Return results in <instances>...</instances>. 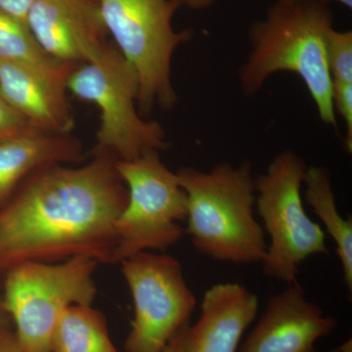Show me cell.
Listing matches in <instances>:
<instances>
[{
  "instance_id": "26",
  "label": "cell",
  "mask_w": 352,
  "mask_h": 352,
  "mask_svg": "<svg viewBox=\"0 0 352 352\" xmlns=\"http://www.w3.org/2000/svg\"><path fill=\"white\" fill-rule=\"evenodd\" d=\"M322 1L327 2L329 1H335V2H339V3L342 4V6L349 7V8H351L352 7V0H322Z\"/></svg>"
},
{
  "instance_id": "10",
  "label": "cell",
  "mask_w": 352,
  "mask_h": 352,
  "mask_svg": "<svg viewBox=\"0 0 352 352\" xmlns=\"http://www.w3.org/2000/svg\"><path fill=\"white\" fill-rule=\"evenodd\" d=\"M25 23L44 52L63 63H88L110 45L100 0H38Z\"/></svg>"
},
{
  "instance_id": "3",
  "label": "cell",
  "mask_w": 352,
  "mask_h": 352,
  "mask_svg": "<svg viewBox=\"0 0 352 352\" xmlns=\"http://www.w3.org/2000/svg\"><path fill=\"white\" fill-rule=\"evenodd\" d=\"M176 175L187 197L184 232L197 251L222 263H261L267 245L254 217L251 164H219L208 171L182 168Z\"/></svg>"
},
{
  "instance_id": "24",
  "label": "cell",
  "mask_w": 352,
  "mask_h": 352,
  "mask_svg": "<svg viewBox=\"0 0 352 352\" xmlns=\"http://www.w3.org/2000/svg\"><path fill=\"white\" fill-rule=\"evenodd\" d=\"M182 4H184L191 9H205L214 3V0H180Z\"/></svg>"
},
{
  "instance_id": "1",
  "label": "cell",
  "mask_w": 352,
  "mask_h": 352,
  "mask_svg": "<svg viewBox=\"0 0 352 352\" xmlns=\"http://www.w3.org/2000/svg\"><path fill=\"white\" fill-rule=\"evenodd\" d=\"M116 162L92 155L83 166L52 164L30 175L0 210V270L76 256L112 263L116 221L127 201Z\"/></svg>"
},
{
  "instance_id": "19",
  "label": "cell",
  "mask_w": 352,
  "mask_h": 352,
  "mask_svg": "<svg viewBox=\"0 0 352 352\" xmlns=\"http://www.w3.org/2000/svg\"><path fill=\"white\" fill-rule=\"evenodd\" d=\"M333 104L335 112L340 113L346 124L344 147L352 151V83L333 82Z\"/></svg>"
},
{
  "instance_id": "8",
  "label": "cell",
  "mask_w": 352,
  "mask_h": 352,
  "mask_svg": "<svg viewBox=\"0 0 352 352\" xmlns=\"http://www.w3.org/2000/svg\"><path fill=\"white\" fill-rule=\"evenodd\" d=\"M159 153L148 151L131 161L116 162L127 189V201L116 221L112 263L141 252L164 251L184 235L186 194Z\"/></svg>"
},
{
  "instance_id": "20",
  "label": "cell",
  "mask_w": 352,
  "mask_h": 352,
  "mask_svg": "<svg viewBox=\"0 0 352 352\" xmlns=\"http://www.w3.org/2000/svg\"><path fill=\"white\" fill-rule=\"evenodd\" d=\"M41 132L23 118L17 111L14 110L1 96H0V139L30 133Z\"/></svg>"
},
{
  "instance_id": "15",
  "label": "cell",
  "mask_w": 352,
  "mask_h": 352,
  "mask_svg": "<svg viewBox=\"0 0 352 352\" xmlns=\"http://www.w3.org/2000/svg\"><path fill=\"white\" fill-rule=\"evenodd\" d=\"M305 199L336 244L342 263L344 283L352 292V220L340 215L333 193L331 175L324 166H310L305 171Z\"/></svg>"
},
{
  "instance_id": "9",
  "label": "cell",
  "mask_w": 352,
  "mask_h": 352,
  "mask_svg": "<svg viewBox=\"0 0 352 352\" xmlns=\"http://www.w3.org/2000/svg\"><path fill=\"white\" fill-rule=\"evenodd\" d=\"M134 317L126 352H164L178 331L190 323L197 307L182 263L173 256L141 252L120 261Z\"/></svg>"
},
{
  "instance_id": "13",
  "label": "cell",
  "mask_w": 352,
  "mask_h": 352,
  "mask_svg": "<svg viewBox=\"0 0 352 352\" xmlns=\"http://www.w3.org/2000/svg\"><path fill=\"white\" fill-rule=\"evenodd\" d=\"M258 310V296L243 285H214L204 295L200 318L189 325L186 352H237Z\"/></svg>"
},
{
  "instance_id": "27",
  "label": "cell",
  "mask_w": 352,
  "mask_h": 352,
  "mask_svg": "<svg viewBox=\"0 0 352 352\" xmlns=\"http://www.w3.org/2000/svg\"><path fill=\"white\" fill-rule=\"evenodd\" d=\"M302 0H277V3L280 4H293Z\"/></svg>"
},
{
  "instance_id": "21",
  "label": "cell",
  "mask_w": 352,
  "mask_h": 352,
  "mask_svg": "<svg viewBox=\"0 0 352 352\" xmlns=\"http://www.w3.org/2000/svg\"><path fill=\"white\" fill-rule=\"evenodd\" d=\"M36 1L38 0H0V10L25 23L28 13Z\"/></svg>"
},
{
  "instance_id": "23",
  "label": "cell",
  "mask_w": 352,
  "mask_h": 352,
  "mask_svg": "<svg viewBox=\"0 0 352 352\" xmlns=\"http://www.w3.org/2000/svg\"><path fill=\"white\" fill-rule=\"evenodd\" d=\"M0 352H25L16 339L15 333H7L0 338Z\"/></svg>"
},
{
  "instance_id": "7",
  "label": "cell",
  "mask_w": 352,
  "mask_h": 352,
  "mask_svg": "<svg viewBox=\"0 0 352 352\" xmlns=\"http://www.w3.org/2000/svg\"><path fill=\"white\" fill-rule=\"evenodd\" d=\"M307 168L302 157L285 150L254 183L256 212L270 238L261 261L263 272L288 285L298 282L303 261L329 252L325 231L308 217L303 206L302 188Z\"/></svg>"
},
{
  "instance_id": "16",
  "label": "cell",
  "mask_w": 352,
  "mask_h": 352,
  "mask_svg": "<svg viewBox=\"0 0 352 352\" xmlns=\"http://www.w3.org/2000/svg\"><path fill=\"white\" fill-rule=\"evenodd\" d=\"M52 352H119L109 336L105 316L91 305H73L58 321Z\"/></svg>"
},
{
  "instance_id": "12",
  "label": "cell",
  "mask_w": 352,
  "mask_h": 352,
  "mask_svg": "<svg viewBox=\"0 0 352 352\" xmlns=\"http://www.w3.org/2000/svg\"><path fill=\"white\" fill-rule=\"evenodd\" d=\"M69 76L0 60V96L38 131L69 134L75 117L67 98Z\"/></svg>"
},
{
  "instance_id": "6",
  "label": "cell",
  "mask_w": 352,
  "mask_h": 352,
  "mask_svg": "<svg viewBox=\"0 0 352 352\" xmlns=\"http://www.w3.org/2000/svg\"><path fill=\"white\" fill-rule=\"evenodd\" d=\"M99 263L76 256L59 263L25 261L6 271L2 305L25 352H52L59 319L73 305H91Z\"/></svg>"
},
{
  "instance_id": "18",
  "label": "cell",
  "mask_w": 352,
  "mask_h": 352,
  "mask_svg": "<svg viewBox=\"0 0 352 352\" xmlns=\"http://www.w3.org/2000/svg\"><path fill=\"white\" fill-rule=\"evenodd\" d=\"M327 59L332 82L352 83V32L331 30Z\"/></svg>"
},
{
  "instance_id": "5",
  "label": "cell",
  "mask_w": 352,
  "mask_h": 352,
  "mask_svg": "<svg viewBox=\"0 0 352 352\" xmlns=\"http://www.w3.org/2000/svg\"><path fill=\"white\" fill-rule=\"evenodd\" d=\"M102 15L116 47L138 76V107L145 118L156 107L168 110L177 102L171 82L176 50L192 38L191 30L176 32L173 20L180 0H100Z\"/></svg>"
},
{
  "instance_id": "2",
  "label": "cell",
  "mask_w": 352,
  "mask_h": 352,
  "mask_svg": "<svg viewBox=\"0 0 352 352\" xmlns=\"http://www.w3.org/2000/svg\"><path fill=\"white\" fill-rule=\"evenodd\" d=\"M332 29V14L322 0L270 7L265 19L250 31L252 50L240 69L245 94H256L273 74L295 73L307 87L319 118L337 129L327 59Z\"/></svg>"
},
{
  "instance_id": "14",
  "label": "cell",
  "mask_w": 352,
  "mask_h": 352,
  "mask_svg": "<svg viewBox=\"0 0 352 352\" xmlns=\"http://www.w3.org/2000/svg\"><path fill=\"white\" fill-rule=\"evenodd\" d=\"M83 157L82 142L71 134L30 132L0 139V205L36 170L80 163Z\"/></svg>"
},
{
  "instance_id": "25",
  "label": "cell",
  "mask_w": 352,
  "mask_h": 352,
  "mask_svg": "<svg viewBox=\"0 0 352 352\" xmlns=\"http://www.w3.org/2000/svg\"><path fill=\"white\" fill-rule=\"evenodd\" d=\"M7 321L11 320L9 318L8 314H6V309H4L3 305H2L1 296H0V338L10 332L7 329Z\"/></svg>"
},
{
  "instance_id": "17",
  "label": "cell",
  "mask_w": 352,
  "mask_h": 352,
  "mask_svg": "<svg viewBox=\"0 0 352 352\" xmlns=\"http://www.w3.org/2000/svg\"><path fill=\"white\" fill-rule=\"evenodd\" d=\"M0 60L71 75L78 65L63 63L44 52L25 22L0 10Z\"/></svg>"
},
{
  "instance_id": "4",
  "label": "cell",
  "mask_w": 352,
  "mask_h": 352,
  "mask_svg": "<svg viewBox=\"0 0 352 352\" xmlns=\"http://www.w3.org/2000/svg\"><path fill=\"white\" fill-rule=\"evenodd\" d=\"M67 90L100 113L92 155L131 161L170 146L161 124L139 113L138 76L116 46L110 44L96 59L76 67L67 80Z\"/></svg>"
},
{
  "instance_id": "11",
  "label": "cell",
  "mask_w": 352,
  "mask_h": 352,
  "mask_svg": "<svg viewBox=\"0 0 352 352\" xmlns=\"http://www.w3.org/2000/svg\"><path fill=\"white\" fill-rule=\"evenodd\" d=\"M337 326L335 318L307 300L296 282L271 296L239 352H317L316 342Z\"/></svg>"
},
{
  "instance_id": "22",
  "label": "cell",
  "mask_w": 352,
  "mask_h": 352,
  "mask_svg": "<svg viewBox=\"0 0 352 352\" xmlns=\"http://www.w3.org/2000/svg\"><path fill=\"white\" fill-rule=\"evenodd\" d=\"M190 323L183 326L177 333L173 336V339L168 342L164 352H186L187 331Z\"/></svg>"
}]
</instances>
